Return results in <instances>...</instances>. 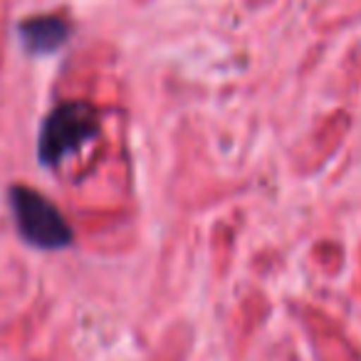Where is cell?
Returning a JSON list of instances; mask_svg holds the SVG:
<instances>
[{
    "mask_svg": "<svg viewBox=\"0 0 361 361\" xmlns=\"http://www.w3.org/2000/svg\"><path fill=\"white\" fill-rule=\"evenodd\" d=\"M99 136V111L87 102H67L45 116L37 136V159L42 166H60L67 156Z\"/></svg>",
    "mask_w": 361,
    "mask_h": 361,
    "instance_id": "6da1fadb",
    "label": "cell"
},
{
    "mask_svg": "<svg viewBox=\"0 0 361 361\" xmlns=\"http://www.w3.org/2000/svg\"><path fill=\"white\" fill-rule=\"evenodd\" d=\"M8 203L18 233L27 245L37 250H65L75 243V231L65 221L60 208L40 191L16 183L8 191Z\"/></svg>",
    "mask_w": 361,
    "mask_h": 361,
    "instance_id": "7a4b0ae2",
    "label": "cell"
},
{
    "mask_svg": "<svg viewBox=\"0 0 361 361\" xmlns=\"http://www.w3.org/2000/svg\"><path fill=\"white\" fill-rule=\"evenodd\" d=\"M20 42L30 55H52L72 35V25L60 16H40L18 25Z\"/></svg>",
    "mask_w": 361,
    "mask_h": 361,
    "instance_id": "3957f363",
    "label": "cell"
}]
</instances>
